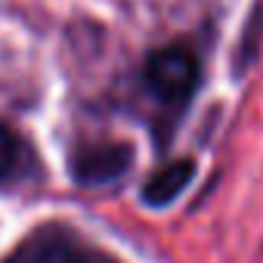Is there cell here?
I'll return each mask as SVG.
<instances>
[{
	"instance_id": "1",
	"label": "cell",
	"mask_w": 263,
	"mask_h": 263,
	"mask_svg": "<svg viewBox=\"0 0 263 263\" xmlns=\"http://www.w3.org/2000/svg\"><path fill=\"white\" fill-rule=\"evenodd\" d=\"M143 81L161 105H186L198 90L201 68L186 44H167L146 59Z\"/></svg>"
},
{
	"instance_id": "2",
	"label": "cell",
	"mask_w": 263,
	"mask_h": 263,
	"mask_svg": "<svg viewBox=\"0 0 263 263\" xmlns=\"http://www.w3.org/2000/svg\"><path fill=\"white\" fill-rule=\"evenodd\" d=\"M10 263H121V260L96 245H87L65 226H44L19 245Z\"/></svg>"
},
{
	"instance_id": "3",
	"label": "cell",
	"mask_w": 263,
	"mask_h": 263,
	"mask_svg": "<svg viewBox=\"0 0 263 263\" xmlns=\"http://www.w3.org/2000/svg\"><path fill=\"white\" fill-rule=\"evenodd\" d=\"M130 164H134V149L127 143L81 146L71 155V177L81 186H102V183L118 180Z\"/></svg>"
},
{
	"instance_id": "4",
	"label": "cell",
	"mask_w": 263,
	"mask_h": 263,
	"mask_svg": "<svg viewBox=\"0 0 263 263\" xmlns=\"http://www.w3.org/2000/svg\"><path fill=\"white\" fill-rule=\"evenodd\" d=\"M192 177H195V161L192 158L171 161L143 183V201L149 208H164V204H171L183 195V189L192 183Z\"/></svg>"
},
{
	"instance_id": "5",
	"label": "cell",
	"mask_w": 263,
	"mask_h": 263,
	"mask_svg": "<svg viewBox=\"0 0 263 263\" xmlns=\"http://www.w3.org/2000/svg\"><path fill=\"white\" fill-rule=\"evenodd\" d=\"M260 44H263V0L251 10L241 41H238V53H235V78H241L260 56Z\"/></svg>"
},
{
	"instance_id": "6",
	"label": "cell",
	"mask_w": 263,
	"mask_h": 263,
	"mask_svg": "<svg viewBox=\"0 0 263 263\" xmlns=\"http://www.w3.org/2000/svg\"><path fill=\"white\" fill-rule=\"evenodd\" d=\"M19 152H22L19 137L13 134V130H10L4 121H0V180L10 177V174L16 171V164H19Z\"/></svg>"
}]
</instances>
